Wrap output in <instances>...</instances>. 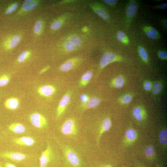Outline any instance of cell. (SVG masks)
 <instances>
[{
    "label": "cell",
    "mask_w": 167,
    "mask_h": 167,
    "mask_svg": "<svg viewBox=\"0 0 167 167\" xmlns=\"http://www.w3.org/2000/svg\"><path fill=\"white\" fill-rule=\"evenodd\" d=\"M122 167H126L125 165H122Z\"/></svg>",
    "instance_id": "48"
},
{
    "label": "cell",
    "mask_w": 167,
    "mask_h": 167,
    "mask_svg": "<svg viewBox=\"0 0 167 167\" xmlns=\"http://www.w3.org/2000/svg\"><path fill=\"white\" fill-rule=\"evenodd\" d=\"M167 20H166L165 21V23H164V24H165V26L166 28H167Z\"/></svg>",
    "instance_id": "47"
},
{
    "label": "cell",
    "mask_w": 167,
    "mask_h": 167,
    "mask_svg": "<svg viewBox=\"0 0 167 167\" xmlns=\"http://www.w3.org/2000/svg\"><path fill=\"white\" fill-rule=\"evenodd\" d=\"M95 13L99 16L105 20H107L109 18V16L107 12L105 11L99 9L95 10Z\"/></svg>",
    "instance_id": "27"
},
{
    "label": "cell",
    "mask_w": 167,
    "mask_h": 167,
    "mask_svg": "<svg viewBox=\"0 0 167 167\" xmlns=\"http://www.w3.org/2000/svg\"><path fill=\"white\" fill-rule=\"evenodd\" d=\"M103 1L106 3L110 5H113L117 3L118 0H104Z\"/></svg>",
    "instance_id": "40"
},
{
    "label": "cell",
    "mask_w": 167,
    "mask_h": 167,
    "mask_svg": "<svg viewBox=\"0 0 167 167\" xmlns=\"http://www.w3.org/2000/svg\"><path fill=\"white\" fill-rule=\"evenodd\" d=\"M131 97L129 94H126L124 95L122 98V102L125 104L129 103L131 101Z\"/></svg>",
    "instance_id": "37"
},
{
    "label": "cell",
    "mask_w": 167,
    "mask_h": 167,
    "mask_svg": "<svg viewBox=\"0 0 167 167\" xmlns=\"http://www.w3.org/2000/svg\"><path fill=\"white\" fill-rule=\"evenodd\" d=\"M138 137V133L135 129L132 128H128L125 134L123 140L124 145L128 146L133 144L137 139Z\"/></svg>",
    "instance_id": "6"
},
{
    "label": "cell",
    "mask_w": 167,
    "mask_h": 167,
    "mask_svg": "<svg viewBox=\"0 0 167 167\" xmlns=\"http://www.w3.org/2000/svg\"><path fill=\"white\" fill-rule=\"evenodd\" d=\"M89 96L85 94H81L80 96V99L81 101L82 104H84L86 103L89 99Z\"/></svg>",
    "instance_id": "36"
},
{
    "label": "cell",
    "mask_w": 167,
    "mask_h": 167,
    "mask_svg": "<svg viewBox=\"0 0 167 167\" xmlns=\"http://www.w3.org/2000/svg\"><path fill=\"white\" fill-rule=\"evenodd\" d=\"M42 26V22L40 20L37 21L34 28V32L36 34L38 33L40 31Z\"/></svg>",
    "instance_id": "32"
},
{
    "label": "cell",
    "mask_w": 167,
    "mask_h": 167,
    "mask_svg": "<svg viewBox=\"0 0 167 167\" xmlns=\"http://www.w3.org/2000/svg\"><path fill=\"white\" fill-rule=\"evenodd\" d=\"M71 98L70 92L66 93L62 96L59 102L57 109V118L60 117L65 111L69 103Z\"/></svg>",
    "instance_id": "7"
},
{
    "label": "cell",
    "mask_w": 167,
    "mask_h": 167,
    "mask_svg": "<svg viewBox=\"0 0 167 167\" xmlns=\"http://www.w3.org/2000/svg\"><path fill=\"white\" fill-rule=\"evenodd\" d=\"M111 125V122L109 118H106L103 120L99 128L97 138L96 141L98 145L99 144L100 138L103 134L109 130Z\"/></svg>",
    "instance_id": "9"
},
{
    "label": "cell",
    "mask_w": 167,
    "mask_h": 167,
    "mask_svg": "<svg viewBox=\"0 0 167 167\" xmlns=\"http://www.w3.org/2000/svg\"><path fill=\"white\" fill-rule=\"evenodd\" d=\"M0 167H2L0 164Z\"/></svg>",
    "instance_id": "49"
},
{
    "label": "cell",
    "mask_w": 167,
    "mask_h": 167,
    "mask_svg": "<svg viewBox=\"0 0 167 167\" xmlns=\"http://www.w3.org/2000/svg\"><path fill=\"white\" fill-rule=\"evenodd\" d=\"M76 59L68 60L62 64L60 67V70L62 71H67L71 70L74 66Z\"/></svg>",
    "instance_id": "19"
},
{
    "label": "cell",
    "mask_w": 167,
    "mask_h": 167,
    "mask_svg": "<svg viewBox=\"0 0 167 167\" xmlns=\"http://www.w3.org/2000/svg\"><path fill=\"white\" fill-rule=\"evenodd\" d=\"M37 4V2L36 1L26 0L22 6V8L25 11H29L33 9Z\"/></svg>",
    "instance_id": "22"
},
{
    "label": "cell",
    "mask_w": 167,
    "mask_h": 167,
    "mask_svg": "<svg viewBox=\"0 0 167 167\" xmlns=\"http://www.w3.org/2000/svg\"><path fill=\"white\" fill-rule=\"evenodd\" d=\"M144 88L146 90H150L151 88L150 83L148 81L146 82L144 84Z\"/></svg>",
    "instance_id": "39"
},
{
    "label": "cell",
    "mask_w": 167,
    "mask_h": 167,
    "mask_svg": "<svg viewBox=\"0 0 167 167\" xmlns=\"http://www.w3.org/2000/svg\"><path fill=\"white\" fill-rule=\"evenodd\" d=\"M159 57L162 59H165L167 58V54L166 51H162L160 52L158 54Z\"/></svg>",
    "instance_id": "38"
},
{
    "label": "cell",
    "mask_w": 167,
    "mask_h": 167,
    "mask_svg": "<svg viewBox=\"0 0 167 167\" xmlns=\"http://www.w3.org/2000/svg\"><path fill=\"white\" fill-rule=\"evenodd\" d=\"M138 6L137 3L134 1L130 2L128 5L126 10L127 16L130 18L133 17L135 14Z\"/></svg>",
    "instance_id": "15"
},
{
    "label": "cell",
    "mask_w": 167,
    "mask_h": 167,
    "mask_svg": "<svg viewBox=\"0 0 167 167\" xmlns=\"http://www.w3.org/2000/svg\"><path fill=\"white\" fill-rule=\"evenodd\" d=\"M138 50L141 58L145 61H147L148 58V55L144 49L142 47L139 46L138 47Z\"/></svg>",
    "instance_id": "29"
},
{
    "label": "cell",
    "mask_w": 167,
    "mask_h": 167,
    "mask_svg": "<svg viewBox=\"0 0 167 167\" xmlns=\"http://www.w3.org/2000/svg\"><path fill=\"white\" fill-rule=\"evenodd\" d=\"M132 114L134 118L139 121H142L145 118V113L144 111L139 107H136L133 109Z\"/></svg>",
    "instance_id": "17"
},
{
    "label": "cell",
    "mask_w": 167,
    "mask_h": 167,
    "mask_svg": "<svg viewBox=\"0 0 167 167\" xmlns=\"http://www.w3.org/2000/svg\"><path fill=\"white\" fill-rule=\"evenodd\" d=\"M49 68V66H48L45 68H44L40 72V74L44 72H45V71H46L47 70H48V69Z\"/></svg>",
    "instance_id": "43"
},
{
    "label": "cell",
    "mask_w": 167,
    "mask_h": 167,
    "mask_svg": "<svg viewBox=\"0 0 167 167\" xmlns=\"http://www.w3.org/2000/svg\"><path fill=\"white\" fill-rule=\"evenodd\" d=\"M0 157L9 159L14 162L22 163L29 159V156L24 153L18 152H6L0 153Z\"/></svg>",
    "instance_id": "4"
},
{
    "label": "cell",
    "mask_w": 167,
    "mask_h": 167,
    "mask_svg": "<svg viewBox=\"0 0 167 167\" xmlns=\"http://www.w3.org/2000/svg\"><path fill=\"white\" fill-rule=\"evenodd\" d=\"M65 47L67 51H71L75 49V46L73 44L67 41L65 44Z\"/></svg>",
    "instance_id": "34"
},
{
    "label": "cell",
    "mask_w": 167,
    "mask_h": 167,
    "mask_svg": "<svg viewBox=\"0 0 167 167\" xmlns=\"http://www.w3.org/2000/svg\"><path fill=\"white\" fill-rule=\"evenodd\" d=\"M29 119L32 125L36 128H43L47 125V121L45 118L39 113L32 114L30 116Z\"/></svg>",
    "instance_id": "5"
},
{
    "label": "cell",
    "mask_w": 167,
    "mask_h": 167,
    "mask_svg": "<svg viewBox=\"0 0 167 167\" xmlns=\"http://www.w3.org/2000/svg\"><path fill=\"white\" fill-rule=\"evenodd\" d=\"M101 100L98 97L94 96L90 98L88 101L85 104H81V108L83 110L94 108L100 104Z\"/></svg>",
    "instance_id": "13"
},
{
    "label": "cell",
    "mask_w": 167,
    "mask_h": 167,
    "mask_svg": "<svg viewBox=\"0 0 167 167\" xmlns=\"http://www.w3.org/2000/svg\"><path fill=\"white\" fill-rule=\"evenodd\" d=\"M161 85L160 83H156L154 85L153 92L156 94H158L161 90Z\"/></svg>",
    "instance_id": "33"
},
{
    "label": "cell",
    "mask_w": 167,
    "mask_h": 167,
    "mask_svg": "<svg viewBox=\"0 0 167 167\" xmlns=\"http://www.w3.org/2000/svg\"><path fill=\"white\" fill-rule=\"evenodd\" d=\"M62 134L67 136L76 135L78 132V128L75 120L72 118L66 120L61 127Z\"/></svg>",
    "instance_id": "3"
},
{
    "label": "cell",
    "mask_w": 167,
    "mask_h": 167,
    "mask_svg": "<svg viewBox=\"0 0 167 167\" xmlns=\"http://www.w3.org/2000/svg\"><path fill=\"white\" fill-rule=\"evenodd\" d=\"M64 158V167H82L83 162L78 154L71 148L62 145Z\"/></svg>",
    "instance_id": "1"
},
{
    "label": "cell",
    "mask_w": 167,
    "mask_h": 167,
    "mask_svg": "<svg viewBox=\"0 0 167 167\" xmlns=\"http://www.w3.org/2000/svg\"><path fill=\"white\" fill-rule=\"evenodd\" d=\"M135 167H146L141 164H137L136 165Z\"/></svg>",
    "instance_id": "45"
},
{
    "label": "cell",
    "mask_w": 167,
    "mask_h": 167,
    "mask_svg": "<svg viewBox=\"0 0 167 167\" xmlns=\"http://www.w3.org/2000/svg\"><path fill=\"white\" fill-rule=\"evenodd\" d=\"M20 40L21 38L19 36H14L12 37L8 42L6 43H5V45L9 48H13L19 44Z\"/></svg>",
    "instance_id": "23"
},
{
    "label": "cell",
    "mask_w": 167,
    "mask_h": 167,
    "mask_svg": "<svg viewBox=\"0 0 167 167\" xmlns=\"http://www.w3.org/2000/svg\"><path fill=\"white\" fill-rule=\"evenodd\" d=\"M17 6L18 4L17 3L13 4L6 9V13L8 14L12 13L16 9Z\"/></svg>",
    "instance_id": "35"
},
{
    "label": "cell",
    "mask_w": 167,
    "mask_h": 167,
    "mask_svg": "<svg viewBox=\"0 0 167 167\" xmlns=\"http://www.w3.org/2000/svg\"><path fill=\"white\" fill-rule=\"evenodd\" d=\"M69 42L73 44L75 46H79L82 43L80 38L78 36H74L70 37L68 39Z\"/></svg>",
    "instance_id": "28"
},
{
    "label": "cell",
    "mask_w": 167,
    "mask_h": 167,
    "mask_svg": "<svg viewBox=\"0 0 167 167\" xmlns=\"http://www.w3.org/2000/svg\"><path fill=\"white\" fill-rule=\"evenodd\" d=\"M116 60V56L113 53L107 52L101 57L100 62L101 68H103L111 62Z\"/></svg>",
    "instance_id": "10"
},
{
    "label": "cell",
    "mask_w": 167,
    "mask_h": 167,
    "mask_svg": "<svg viewBox=\"0 0 167 167\" xmlns=\"http://www.w3.org/2000/svg\"><path fill=\"white\" fill-rule=\"evenodd\" d=\"M53 153L51 147L48 143L46 148L39 158V167H49L53 164L55 157Z\"/></svg>",
    "instance_id": "2"
},
{
    "label": "cell",
    "mask_w": 167,
    "mask_h": 167,
    "mask_svg": "<svg viewBox=\"0 0 167 167\" xmlns=\"http://www.w3.org/2000/svg\"><path fill=\"white\" fill-rule=\"evenodd\" d=\"M92 75V73L91 71H88L82 76L79 82L80 87L85 86L89 83Z\"/></svg>",
    "instance_id": "16"
},
{
    "label": "cell",
    "mask_w": 167,
    "mask_h": 167,
    "mask_svg": "<svg viewBox=\"0 0 167 167\" xmlns=\"http://www.w3.org/2000/svg\"><path fill=\"white\" fill-rule=\"evenodd\" d=\"M8 130L16 134H21L25 131V128L22 124L14 122L10 124L8 127Z\"/></svg>",
    "instance_id": "14"
},
{
    "label": "cell",
    "mask_w": 167,
    "mask_h": 167,
    "mask_svg": "<svg viewBox=\"0 0 167 167\" xmlns=\"http://www.w3.org/2000/svg\"><path fill=\"white\" fill-rule=\"evenodd\" d=\"M13 142L17 145L28 146L33 145L35 143V140L32 138L26 136L15 138L14 139Z\"/></svg>",
    "instance_id": "11"
},
{
    "label": "cell",
    "mask_w": 167,
    "mask_h": 167,
    "mask_svg": "<svg viewBox=\"0 0 167 167\" xmlns=\"http://www.w3.org/2000/svg\"><path fill=\"white\" fill-rule=\"evenodd\" d=\"M124 80L122 77L118 76L112 82L113 85L116 88H120L123 85Z\"/></svg>",
    "instance_id": "25"
},
{
    "label": "cell",
    "mask_w": 167,
    "mask_h": 167,
    "mask_svg": "<svg viewBox=\"0 0 167 167\" xmlns=\"http://www.w3.org/2000/svg\"><path fill=\"white\" fill-rule=\"evenodd\" d=\"M160 143L164 148H166L167 144V130L165 129L161 130L159 134Z\"/></svg>",
    "instance_id": "21"
},
{
    "label": "cell",
    "mask_w": 167,
    "mask_h": 167,
    "mask_svg": "<svg viewBox=\"0 0 167 167\" xmlns=\"http://www.w3.org/2000/svg\"><path fill=\"white\" fill-rule=\"evenodd\" d=\"M117 38L119 41L124 44L126 45L129 43L128 38L125 33L123 32H118L117 34Z\"/></svg>",
    "instance_id": "24"
},
{
    "label": "cell",
    "mask_w": 167,
    "mask_h": 167,
    "mask_svg": "<svg viewBox=\"0 0 167 167\" xmlns=\"http://www.w3.org/2000/svg\"><path fill=\"white\" fill-rule=\"evenodd\" d=\"M29 55V53L27 51L22 52L19 56L18 61L19 62H22L24 61Z\"/></svg>",
    "instance_id": "30"
},
{
    "label": "cell",
    "mask_w": 167,
    "mask_h": 167,
    "mask_svg": "<svg viewBox=\"0 0 167 167\" xmlns=\"http://www.w3.org/2000/svg\"><path fill=\"white\" fill-rule=\"evenodd\" d=\"M62 25V22L57 20L53 22L51 25V28L53 30H56L59 28Z\"/></svg>",
    "instance_id": "31"
},
{
    "label": "cell",
    "mask_w": 167,
    "mask_h": 167,
    "mask_svg": "<svg viewBox=\"0 0 167 167\" xmlns=\"http://www.w3.org/2000/svg\"><path fill=\"white\" fill-rule=\"evenodd\" d=\"M19 100L15 97H11L6 99L4 101V105L7 109L10 110L17 109L19 106Z\"/></svg>",
    "instance_id": "12"
},
{
    "label": "cell",
    "mask_w": 167,
    "mask_h": 167,
    "mask_svg": "<svg viewBox=\"0 0 167 167\" xmlns=\"http://www.w3.org/2000/svg\"><path fill=\"white\" fill-rule=\"evenodd\" d=\"M4 167H17L14 164L9 162H5L4 164Z\"/></svg>",
    "instance_id": "41"
},
{
    "label": "cell",
    "mask_w": 167,
    "mask_h": 167,
    "mask_svg": "<svg viewBox=\"0 0 167 167\" xmlns=\"http://www.w3.org/2000/svg\"><path fill=\"white\" fill-rule=\"evenodd\" d=\"M98 167H113V165L110 164H104L100 165Z\"/></svg>",
    "instance_id": "42"
},
{
    "label": "cell",
    "mask_w": 167,
    "mask_h": 167,
    "mask_svg": "<svg viewBox=\"0 0 167 167\" xmlns=\"http://www.w3.org/2000/svg\"><path fill=\"white\" fill-rule=\"evenodd\" d=\"M144 153L146 158L149 160H153L156 157L154 147L151 144L147 146L144 148Z\"/></svg>",
    "instance_id": "18"
},
{
    "label": "cell",
    "mask_w": 167,
    "mask_h": 167,
    "mask_svg": "<svg viewBox=\"0 0 167 167\" xmlns=\"http://www.w3.org/2000/svg\"><path fill=\"white\" fill-rule=\"evenodd\" d=\"M156 167H164L163 166L161 165V164H157L156 165Z\"/></svg>",
    "instance_id": "46"
},
{
    "label": "cell",
    "mask_w": 167,
    "mask_h": 167,
    "mask_svg": "<svg viewBox=\"0 0 167 167\" xmlns=\"http://www.w3.org/2000/svg\"><path fill=\"white\" fill-rule=\"evenodd\" d=\"M160 7L162 9H166L167 7V3L162 4L160 6Z\"/></svg>",
    "instance_id": "44"
},
{
    "label": "cell",
    "mask_w": 167,
    "mask_h": 167,
    "mask_svg": "<svg viewBox=\"0 0 167 167\" xmlns=\"http://www.w3.org/2000/svg\"><path fill=\"white\" fill-rule=\"evenodd\" d=\"M144 30L149 38L155 39L158 37V32L155 28L151 27H146L144 28Z\"/></svg>",
    "instance_id": "20"
},
{
    "label": "cell",
    "mask_w": 167,
    "mask_h": 167,
    "mask_svg": "<svg viewBox=\"0 0 167 167\" xmlns=\"http://www.w3.org/2000/svg\"><path fill=\"white\" fill-rule=\"evenodd\" d=\"M55 87L51 85H45L41 86L37 89L38 93L41 96L48 97L53 95L56 92Z\"/></svg>",
    "instance_id": "8"
},
{
    "label": "cell",
    "mask_w": 167,
    "mask_h": 167,
    "mask_svg": "<svg viewBox=\"0 0 167 167\" xmlns=\"http://www.w3.org/2000/svg\"><path fill=\"white\" fill-rule=\"evenodd\" d=\"M10 80V76L6 74H4L0 76V87H4L7 85Z\"/></svg>",
    "instance_id": "26"
}]
</instances>
